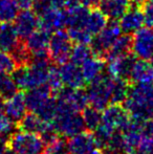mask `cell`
<instances>
[{
	"instance_id": "obj_1",
	"label": "cell",
	"mask_w": 153,
	"mask_h": 154,
	"mask_svg": "<svg viewBox=\"0 0 153 154\" xmlns=\"http://www.w3.org/2000/svg\"><path fill=\"white\" fill-rule=\"evenodd\" d=\"M123 105L131 118L153 120V83H132Z\"/></svg>"
},
{
	"instance_id": "obj_2",
	"label": "cell",
	"mask_w": 153,
	"mask_h": 154,
	"mask_svg": "<svg viewBox=\"0 0 153 154\" xmlns=\"http://www.w3.org/2000/svg\"><path fill=\"white\" fill-rule=\"evenodd\" d=\"M112 82L113 78H111L108 73L104 72L98 75L92 81L88 82L89 85L85 90L87 94L88 104L101 111L105 109L110 104Z\"/></svg>"
},
{
	"instance_id": "obj_3",
	"label": "cell",
	"mask_w": 153,
	"mask_h": 154,
	"mask_svg": "<svg viewBox=\"0 0 153 154\" xmlns=\"http://www.w3.org/2000/svg\"><path fill=\"white\" fill-rule=\"evenodd\" d=\"M6 147L15 154H42L45 145L39 134L19 130L8 136Z\"/></svg>"
},
{
	"instance_id": "obj_4",
	"label": "cell",
	"mask_w": 153,
	"mask_h": 154,
	"mask_svg": "<svg viewBox=\"0 0 153 154\" xmlns=\"http://www.w3.org/2000/svg\"><path fill=\"white\" fill-rule=\"evenodd\" d=\"M122 35L118 20H110L100 32L94 35L90 41V48L93 56L106 61V56L115 40Z\"/></svg>"
},
{
	"instance_id": "obj_5",
	"label": "cell",
	"mask_w": 153,
	"mask_h": 154,
	"mask_svg": "<svg viewBox=\"0 0 153 154\" xmlns=\"http://www.w3.org/2000/svg\"><path fill=\"white\" fill-rule=\"evenodd\" d=\"M72 46L74 42L67 31L62 29L51 32L48 42V56L51 63L61 65L67 62L69 60Z\"/></svg>"
},
{
	"instance_id": "obj_6",
	"label": "cell",
	"mask_w": 153,
	"mask_h": 154,
	"mask_svg": "<svg viewBox=\"0 0 153 154\" xmlns=\"http://www.w3.org/2000/svg\"><path fill=\"white\" fill-rule=\"evenodd\" d=\"M131 53L142 60H150L153 58V27H141L132 37Z\"/></svg>"
},
{
	"instance_id": "obj_7",
	"label": "cell",
	"mask_w": 153,
	"mask_h": 154,
	"mask_svg": "<svg viewBox=\"0 0 153 154\" xmlns=\"http://www.w3.org/2000/svg\"><path fill=\"white\" fill-rule=\"evenodd\" d=\"M131 116L123 104H109L102 112V122L112 130H124Z\"/></svg>"
},
{
	"instance_id": "obj_8",
	"label": "cell",
	"mask_w": 153,
	"mask_h": 154,
	"mask_svg": "<svg viewBox=\"0 0 153 154\" xmlns=\"http://www.w3.org/2000/svg\"><path fill=\"white\" fill-rule=\"evenodd\" d=\"M118 24L124 34H134L145 24V16L142 5L130 2L128 8L118 19Z\"/></svg>"
},
{
	"instance_id": "obj_9",
	"label": "cell",
	"mask_w": 153,
	"mask_h": 154,
	"mask_svg": "<svg viewBox=\"0 0 153 154\" xmlns=\"http://www.w3.org/2000/svg\"><path fill=\"white\" fill-rule=\"evenodd\" d=\"M66 26V11L60 8H50L39 16L38 27L49 32L59 31Z\"/></svg>"
},
{
	"instance_id": "obj_10",
	"label": "cell",
	"mask_w": 153,
	"mask_h": 154,
	"mask_svg": "<svg viewBox=\"0 0 153 154\" xmlns=\"http://www.w3.org/2000/svg\"><path fill=\"white\" fill-rule=\"evenodd\" d=\"M137 58L132 53L116 59L107 60V73L113 79H123L130 82L133 65Z\"/></svg>"
},
{
	"instance_id": "obj_11",
	"label": "cell",
	"mask_w": 153,
	"mask_h": 154,
	"mask_svg": "<svg viewBox=\"0 0 153 154\" xmlns=\"http://www.w3.org/2000/svg\"><path fill=\"white\" fill-rule=\"evenodd\" d=\"M39 17L32 8L21 10L14 20V26L21 40H24L34 31L38 29Z\"/></svg>"
},
{
	"instance_id": "obj_12",
	"label": "cell",
	"mask_w": 153,
	"mask_h": 154,
	"mask_svg": "<svg viewBox=\"0 0 153 154\" xmlns=\"http://www.w3.org/2000/svg\"><path fill=\"white\" fill-rule=\"evenodd\" d=\"M27 112L26 104H25L24 91H17L12 97L4 101L3 113L13 123L17 125V123L25 116Z\"/></svg>"
},
{
	"instance_id": "obj_13",
	"label": "cell",
	"mask_w": 153,
	"mask_h": 154,
	"mask_svg": "<svg viewBox=\"0 0 153 154\" xmlns=\"http://www.w3.org/2000/svg\"><path fill=\"white\" fill-rule=\"evenodd\" d=\"M67 143L70 154H90L94 149H98L92 131L89 130H85L72 137H68Z\"/></svg>"
},
{
	"instance_id": "obj_14",
	"label": "cell",
	"mask_w": 153,
	"mask_h": 154,
	"mask_svg": "<svg viewBox=\"0 0 153 154\" xmlns=\"http://www.w3.org/2000/svg\"><path fill=\"white\" fill-rule=\"evenodd\" d=\"M63 85H66L70 88H83L86 84V81L83 77L81 66L75 64L72 61L65 62L61 64L59 68Z\"/></svg>"
},
{
	"instance_id": "obj_15",
	"label": "cell",
	"mask_w": 153,
	"mask_h": 154,
	"mask_svg": "<svg viewBox=\"0 0 153 154\" xmlns=\"http://www.w3.org/2000/svg\"><path fill=\"white\" fill-rule=\"evenodd\" d=\"M49 32L38 29L34 31L29 37L24 39V43L32 56L48 55V42H49Z\"/></svg>"
},
{
	"instance_id": "obj_16",
	"label": "cell",
	"mask_w": 153,
	"mask_h": 154,
	"mask_svg": "<svg viewBox=\"0 0 153 154\" xmlns=\"http://www.w3.org/2000/svg\"><path fill=\"white\" fill-rule=\"evenodd\" d=\"M66 27L67 29H78L84 27L85 21L89 14V8L82 3H77L66 8ZM85 29V27H84Z\"/></svg>"
},
{
	"instance_id": "obj_17",
	"label": "cell",
	"mask_w": 153,
	"mask_h": 154,
	"mask_svg": "<svg viewBox=\"0 0 153 154\" xmlns=\"http://www.w3.org/2000/svg\"><path fill=\"white\" fill-rule=\"evenodd\" d=\"M21 41L12 22L0 23V51L11 53Z\"/></svg>"
},
{
	"instance_id": "obj_18",
	"label": "cell",
	"mask_w": 153,
	"mask_h": 154,
	"mask_svg": "<svg viewBox=\"0 0 153 154\" xmlns=\"http://www.w3.org/2000/svg\"><path fill=\"white\" fill-rule=\"evenodd\" d=\"M130 2V0H101L99 8L108 20H118Z\"/></svg>"
},
{
	"instance_id": "obj_19",
	"label": "cell",
	"mask_w": 153,
	"mask_h": 154,
	"mask_svg": "<svg viewBox=\"0 0 153 154\" xmlns=\"http://www.w3.org/2000/svg\"><path fill=\"white\" fill-rule=\"evenodd\" d=\"M131 83H153V66L147 60L136 59L130 75Z\"/></svg>"
},
{
	"instance_id": "obj_20",
	"label": "cell",
	"mask_w": 153,
	"mask_h": 154,
	"mask_svg": "<svg viewBox=\"0 0 153 154\" xmlns=\"http://www.w3.org/2000/svg\"><path fill=\"white\" fill-rule=\"evenodd\" d=\"M25 94V104L29 111H35V109L42 102L53 95L50 88L47 84H43L38 87L32 88L24 92Z\"/></svg>"
},
{
	"instance_id": "obj_21",
	"label": "cell",
	"mask_w": 153,
	"mask_h": 154,
	"mask_svg": "<svg viewBox=\"0 0 153 154\" xmlns=\"http://www.w3.org/2000/svg\"><path fill=\"white\" fill-rule=\"evenodd\" d=\"M49 122H44L33 111H29L25 116L17 123V128L21 131L31 132V133L40 134L45 128L46 124Z\"/></svg>"
},
{
	"instance_id": "obj_22",
	"label": "cell",
	"mask_w": 153,
	"mask_h": 154,
	"mask_svg": "<svg viewBox=\"0 0 153 154\" xmlns=\"http://www.w3.org/2000/svg\"><path fill=\"white\" fill-rule=\"evenodd\" d=\"M105 69V60L102 58L92 56L87 59L81 65V70L86 83L96 79L98 75L104 71Z\"/></svg>"
},
{
	"instance_id": "obj_23",
	"label": "cell",
	"mask_w": 153,
	"mask_h": 154,
	"mask_svg": "<svg viewBox=\"0 0 153 154\" xmlns=\"http://www.w3.org/2000/svg\"><path fill=\"white\" fill-rule=\"evenodd\" d=\"M131 44H132V36L131 35H121L109 49L106 56V61L124 57V56L131 54Z\"/></svg>"
},
{
	"instance_id": "obj_24",
	"label": "cell",
	"mask_w": 153,
	"mask_h": 154,
	"mask_svg": "<svg viewBox=\"0 0 153 154\" xmlns=\"http://www.w3.org/2000/svg\"><path fill=\"white\" fill-rule=\"evenodd\" d=\"M107 22H108V19L101 12L100 8H92V10L89 11V14H88L87 19L85 21L84 27L89 34L94 36L104 29Z\"/></svg>"
},
{
	"instance_id": "obj_25",
	"label": "cell",
	"mask_w": 153,
	"mask_h": 154,
	"mask_svg": "<svg viewBox=\"0 0 153 154\" xmlns=\"http://www.w3.org/2000/svg\"><path fill=\"white\" fill-rule=\"evenodd\" d=\"M131 82L123 79H113L111 87L110 104H123L127 99Z\"/></svg>"
},
{
	"instance_id": "obj_26",
	"label": "cell",
	"mask_w": 153,
	"mask_h": 154,
	"mask_svg": "<svg viewBox=\"0 0 153 154\" xmlns=\"http://www.w3.org/2000/svg\"><path fill=\"white\" fill-rule=\"evenodd\" d=\"M56 111H57V99L54 95H51L44 102H42L33 112H35L44 122L50 123L55 118Z\"/></svg>"
},
{
	"instance_id": "obj_27",
	"label": "cell",
	"mask_w": 153,
	"mask_h": 154,
	"mask_svg": "<svg viewBox=\"0 0 153 154\" xmlns=\"http://www.w3.org/2000/svg\"><path fill=\"white\" fill-rule=\"evenodd\" d=\"M93 54L88 44H84V43H76L74 45L70 51V57L69 60L75 64L81 66L84 62L90 57H92Z\"/></svg>"
},
{
	"instance_id": "obj_28",
	"label": "cell",
	"mask_w": 153,
	"mask_h": 154,
	"mask_svg": "<svg viewBox=\"0 0 153 154\" xmlns=\"http://www.w3.org/2000/svg\"><path fill=\"white\" fill-rule=\"evenodd\" d=\"M81 112L84 123H85L86 129L89 130V131H93L102 122L101 110L96 109V108L92 107V106H86Z\"/></svg>"
},
{
	"instance_id": "obj_29",
	"label": "cell",
	"mask_w": 153,
	"mask_h": 154,
	"mask_svg": "<svg viewBox=\"0 0 153 154\" xmlns=\"http://www.w3.org/2000/svg\"><path fill=\"white\" fill-rule=\"evenodd\" d=\"M17 91H18V87L12 75L0 72V95L3 97L4 101L12 97Z\"/></svg>"
},
{
	"instance_id": "obj_30",
	"label": "cell",
	"mask_w": 153,
	"mask_h": 154,
	"mask_svg": "<svg viewBox=\"0 0 153 154\" xmlns=\"http://www.w3.org/2000/svg\"><path fill=\"white\" fill-rule=\"evenodd\" d=\"M19 8L13 0H0V22H13Z\"/></svg>"
},
{
	"instance_id": "obj_31",
	"label": "cell",
	"mask_w": 153,
	"mask_h": 154,
	"mask_svg": "<svg viewBox=\"0 0 153 154\" xmlns=\"http://www.w3.org/2000/svg\"><path fill=\"white\" fill-rule=\"evenodd\" d=\"M11 55L14 58L15 62L17 63V66H22V65H29L32 60V54L29 48L25 45L24 41L21 40L16 47L11 51Z\"/></svg>"
},
{
	"instance_id": "obj_32",
	"label": "cell",
	"mask_w": 153,
	"mask_h": 154,
	"mask_svg": "<svg viewBox=\"0 0 153 154\" xmlns=\"http://www.w3.org/2000/svg\"><path fill=\"white\" fill-rule=\"evenodd\" d=\"M46 84L48 85V87L50 88L51 93H53L54 97L57 94L59 90H61L62 88H63V82H62L59 68L56 67L55 65H51L50 66Z\"/></svg>"
},
{
	"instance_id": "obj_33",
	"label": "cell",
	"mask_w": 153,
	"mask_h": 154,
	"mask_svg": "<svg viewBox=\"0 0 153 154\" xmlns=\"http://www.w3.org/2000/svg\"><path fill=\"white\" fill-rule=\"evenodd\" d=\"M42 154H70L68 148L67 137H58L51 144L45 146Z\"/></svg>"
},
{
	"instance_id": "obj_34",
	"label": "cell",
	"mask_w": 153,
	"mask_h": 154,
	"mask_svg": "<svg viewBox=\"0 0 153 154\" xmlns=\"http://www.w3.org/2000/svg\"><path fill=\"white\" fill-rule=\"evenodd\" d=\"M17 63L15 62L14 58L8 51H0V72L12 73L16 69Z\"/></svg>"
},
{
	"instance_id": "obj_35",
	"label": "cell",
	"mask_w": 153,
	"mask_h": 154,
	"mask_svg": "<svg viewBox=\"0 0 153 154\" xmlns=\"http://www.w3.org/2000/svg\"><path fill=\"white\" fill-rule=\"evenodd\" d=\"M67 32L72 38V42L76 43H84L89 44L92 39V35L89 34L84 27H78V29H67Z\"/></svg>"
},
{
	"instance_id": "obj_36",
	"label": "cell",
	"mask_w": 153,
	"mask_h": 154,
	"mask_svg": "<svg viewBox=\"0 0 153 154\" xmlns=\"http://www.w3.org/2000/svg\"><path fill=\"white\" fill-rule=\"evenodd\" d=\"M15 128H17L16 124L13 123L4 113L0 114V135L8 138V136L13 133Z\"/></svg>"
},
{
	"instance_id": "obj_37",
	"label": "cell",
	"mask_w": 153,
	"mask_h": 154,
	"mask_svg": "<svg viewBox=\"0 0 153 154\" xmlns=\"http://www.w3.org/2000/svg\"><path fill=\"white\" fill-rule=\"evenodd\" d=\"M142 8L145 16V23L153 27V0H146L142 4Z\"/></svg>"
},
{
	"instance_id": "obj_38",
	"label": "cell",
	"mask_w": 153,
	"mask_h": 154,
	"mask_svg": "<svg viewBox=\"0 0 153 154\" xmlns=\"http://www.w3.org/2000/svg\"><path fill=\"white\" fill-rule=\"evenodd\" d=\"M50 8H53L50 3V0H34L33 6H32L33 11L37 14L38 17L41 16L43 13H45Z\"/></svg>"
},
{
	"instance_id": "obj_39",
	"label": "cell",
	"mask_w": 153,
	"mask_h": 154,
	"mask_svg": "<svg viewBox=\"0 0 153 154\" xmlns=\"http://www.w3.org/2000/svg\"><path fill=\"white\" fill-rule=\"evenodd\" d=\"M19 10H29L32 8L34 0H13Z\"/></svg>"
},
{
	"instance_id": "obj_40",
	"label": "cell",
	"mask_w": 153,
	"mask_h": 154,
	"mask_svg": "<svg viewBox=\"0 0 153 154\" xmlns=\"http://www.w3.org/2000/svg\"><path fill=\"white\" fill-rule=\"evenodd\" d=\"M101 0H80V3L84 4L87 8H96L100 4Z\"/></svg>"
},
{
	"instance_id": "obj_41",
	"label": "cell",
	"mask_w": 153,
	"mask_h": 154,
	"mask_svg": "<svg viewBox=\"0 0 153 154\" xmlns=\"http://www.w3.org/2000/svg\"><path fill=\"white\" fill-rule=\"evenodd\" d=\"M6 142H8V138L0 135V152H4L5 149L8 148L6 147Z\"/></svg>"
},
{
	"instance_id": "obj_42",
	"label": "cell",
	"mask_w": 153,
	"mask_h": 154,
	"mask_svg": "<svg viewBox=\"0 0 153 154\" xmlns=\"http://www.w3.org/2000/svg\"><path fill=\"white\" fill-rule=\"evenodd\" d=\"M3 108H4V100H3V97L0 95V114L3 113Z\"/></svg>"
},
{
	"instance_id": "obj_43",
	"label": "cell",
	"mask_w": 153,
	"mask_h": 154,
	"mask_svg": "<svg viewBox=\"0 0 153 154\" xmlns=\"http://www.w3.org/2000/svg\"><path fill=\"white\" fill-rule=\"evenodd\" d=\"M132 3H136V4H139V5H142V4L144 3V2L146 1V0H130Z\"/></svg>"
},
{
	"instance_id": "obj_44",
	"label": "cell",
	"mask_w": 153,
	"mask_h": 154,
	"mask_svg": "<svg viewBox=\"0 0 153 154\" xmlns=\"http://www.w3.org/2000/svg\"><path fill=\"white\" fill-rule=\"evenodd\" d=\"M90 154H104V153H103V151L100 150V149H94Z\"/></svg>"
},
{
	"instance_id": "obj_45",
	"label": "cell",
	"mask_w": 153,
	"mask_h": 154,
	"mask_svg": "<svg viewBox=\"0 0 153 154\" xmlns=\"http://www.w3.org/2000/svg\"><path fill=\"white\" fill-rule=\"evenodd\" d=\"M4 154H15V153L13 152L12 150H10L8 148H6V149H5V151H4Z\"/></svg>"
},
{
	"instance_id": "obj_46",
	"label": "cell",
	"mask_w": 153,
	"mask_h": 154,
	"mask_svg": "<svg viewBox=\"0 0 153 154\" xmlns=\"http://www.w3.org/2000/svg\"><path fill=\"white\" fill-rule=\"evenodd\" d=\"M124 154H135L134 152H126V153H124Z\"/></svg>"
},
{
	"instance_id": "obj_47",
	"label": "cell",
	"mask_w": 153,
	"mask_h": 154,
	"mask_svg": "<svg viewBox=\"0 0 153 154\" xmlns=\"http://www.w3.org/2000/svg\"><path fill=\"white\" fill-rule=\"evenodd\" d=\"M150 61H151V62H150V63H151V64H152V66H153V58H152L151 60H150Z\"/></svg>"
},
{
	"instance_id": "obj_48",
	"label": "cell",
	"mask_w": 153,
	"mask_h": 154,
	"mask_svg": "<svg viewBox=\"0 0 153 154\" xmlns=\"http://www.w3.org/2000/svg\"><path fill=\"white\" fill-rule=\"evenodd\" d=\"M152 140H153V136H152Z\"/></svg>"
}]
</instances>
